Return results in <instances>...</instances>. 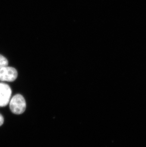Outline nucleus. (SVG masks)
<instances>
[{"label":"nucleus","mask_w":146,"mask_h":147,"mask_svg":"<svg viewBox=\"0 0 146 147\" xmlns=\"http://www.w3.org/2000/svg\"><path fill=\"white\" fill-rule=\"evenodd\" d=\"M8 65V61L5 57L0 54V69L7 66Z\"/></svg>","instance_id":"nucleus-4"},{"label":"nucleus","mask_w":146,"mask_h":147,"mask_svg":"<svg viewBox=\"0 0 146 147\" xmlns=\"http://www.w3.org/2000/svg\"><path fill=\"white\" fill-rule=\"evenodd\" d=\"M11 90L7 84L0 83V107L7 106L10 102Z\"/></svg>","instance_id":"nucleus-3"},{"label":"nucleus","mask_w":146,"mask_h":147,"mask_svg":"<svg viewBox=\"0 0 146 147\" xmlns=\"http://www.w3.org/2000/svg\"><path fill=\"white\" fill-rule=\"evenodd\" d=\"M4 122V118L1 114H0V126L3 125Z\"/></svg>","instance_id":"nucleus-5"},{"label":"nucleus","mask_w":146,"mask_h":147,"mask_svg":"<svg viewBox=\"0 0 146 147\" xmlns=\"http://www.w3.org/2000/svg\"><path fill=\"white\" fill-rule=\"evenodd\" d=\"M18 77V72L15 68L11 67H5L0 69V81L3 82H13Z\"/></svg>","instance_id":"nucleus-2"},{"label":"nucleus","mask_w":146,"mask_h":147,"mask_svg":"<svg viewBox=\"0 0 146 147\" xmlns=\"http://www.w3.org/2000/svg\"><path fill=\"white\" fill-rule=\"evenodd\" d=\"M10 108L11 112L15 114H21L25 111L26 103L21 95H15L10 100Z\"/></svg>","instance_id":"nucleus-1"}]
</instances>
